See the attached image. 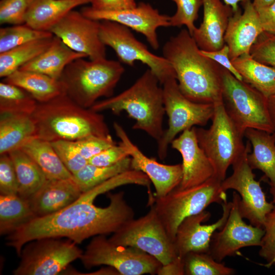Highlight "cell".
<instances>
[{
	"mask_svg": "<svg viewBox=\"0 0 275 275\" xmlns=\"http://www.w3.org/2000/svg\"><path fill=\"white\" fill-rule=\"evenodd\" d=\"M100 25V21L72 10L50 32L72 50L96 60L106 58V46L99 35Z\"/></svg>",
	"mask_w": 275,
	"mask_h": 275,
	"instance_id": "cell-16",
	"label": "cell"
},
{
	"mask_svg": "<svg viewBox=\"0 0 275 275\" xmlns=\"http://www.w3.org/2000/svg\"><path fill=\"white\" fill-rule=\"evenodd\" d=\"M91 7L100 11H118L135 7V0H90Z\"/></svg>",
	"mask_w": 275,
	"mask_h": 275,
	"instance_id": "cell-47",
	"label": "cell"
},
{
	"mask_svg": "<svg viewBox=\"0 0 275 275\" xmlns=\"http://www.w3.org/2000/svg\"><path fill=\"white\" fill-rule=\"evenodd\" d=\"M90 3V0H33L24 23L38 31L50 32L70 11Z\"/></svg>",
	"mask_w": 275,
	"mask_h": 275,
	"instance_id": "cell-25",
	"label": "cell"
},
{
	"mask_svg": "<svg viewBox=\"0 0 275 275\" xmlns=\"http://www.w3.org/2000/svg\"><path fill=\"white\" fill-rule=\"evenodd\" d=\"M186 275H231L233 268L216 261L209 252H190L183 257Z\"/></svg>",
	"mask_w": 275,
	"mask_h": 275,
	"instance_id": "cell-36",
	"label": "cell"
},
{
	"mask_svg": "<svg viewBox=\"0 0 275 275\" xmlns=\"http://www.w3.org/2000/svg\"><path fill=\"white\" fill-rule=\"evenodd\" d=\"M82 193L74 177L47 179L28 201L36 217H43L66 207L77 200Z\"/></svg>",
	"mask_w": 275,
	"mask_h": 275,
	"instance_id": "cell-23",
	"label": "cell"
},
{
	"mask_svg": "<svg viewBox=\"0 0 275 275\" xmlns=\"http://www.w3.org/2000/svg\"><path fill=\"white\" fill-rule=\"evenodd\" d=\"M176 5L175 13L170 18V26L180 27L185 25L192 36L197 28L195 21L203 5L202 0H172Z\"/></svg>",
	"mask_w": 275,
	"mask_h": 275,
	"instance_id": "cell-38",
	"label": "cell"
},
{
	"mask_svg": "<svg viewBox=\"0 0 275 275\" xmlns=\"http://www.w3.org/2000/svg\"><path fill=\"white\" fill-rule=\"evenodd\" d=\"M36 217L28 200L18 195L0 196L1 235H9Z\"/></svg>",
	"mask_w": 275,
	"mask_h": 275,
	"instance_id": "cell-32",
	"label": "cell"
},
{
	"mask_svg": "<svg viewBox=\"0 0 275 275\" xmlns=\"http://www.w3.org/2000/svg\"><path fill=\"white\" fill-rule=\"evenodd\" d=\"M162 54L172 65L179 88L187 98L201 103L223 101L224 68L201 52L187 29H182L165 43Z\"/></svg>",
	"mask_w": 275,
	"mask_h": 275,
	"instance_id": "cell-2",
	"label": "cell"
},
{
	"mask_svg": "<svg viewBox=\"0 0 275 275\" xmlns=\"http://www.w3.org/2000/svg\"><path fill=\"white\" fill-rule=\"evenodd\" d=\"M148 177L141 171L130 169L84 192L73 203L57 212L36 217L8 235L7 244L18 257L27 243L38 239L66 237L76 244L91 237L114 233L134 218L133 208L125 199L124 192L108 194L105 207L94 205L99 195L118 187L135 184L147 186Z\"/></svg>",
	"mask_w": 275,
	"mask_h": 275,
	"instance_id": "cell-1",
	"label": "cell"
},
{
	"mask_svg": "<svg viewBox=\"0 0 275 275\" xmlns=\"http://www.w3.org/2000/svg\"><path fill=\"white\" fill-rule=\"evenodd\" d=\"M212 123L208 129L195 127L198 143L209 158L213 176L223 181L229 167L244 153V134L227 114L223 101L214 104Z\"/></svg>",
	"mask_w": 275,
	"mask_h": 275,
	"instance_id": "cell-7",
	"label": "cell"
},
{
	"mask_svg": "<svg viewBox=\"0 0 275 275\" xmlns=\"http://www.w3.org/2000/svg\"><path fill=\"white\" fill-rule=\"evenodd\" d=\"M275 0H253V4L256 9L269 6L272 4Z\"/></svg>",
	"mask_w": 275,
	"mask_h": 275,
	"instance_id": "cell-51",
	"label": "cell"
},
{
	"mask_svg": "<svg viewBox=\"0 0 275 275\" xmlns=\"http://www.w3.org/2000/svg\"><path fill=\"white\" fill-rule=\"evenodd\" d=\"M81 156L89 161L105 149L117 144L112 136L91 135L73 141Z\"/></svg>",
	"mask_w": 275,
	"mask_h": 275,
	"instance_id": "cell-43",
	"label": "cell"
},
{
	"mask_svg": "<svg viewBox=\"0 0 275 275\" xmlns=\"http://www.w3.org/2000/svg\"><path fill=\"white\" fill-rule=\"evenodd\" d=\"M203 21L192 35L201 50L212 51L225 44L224 37L234 12L221 0H202Z\"/></svg>",
	"mask_w": 275,
	"mask_h": 275,
	"instance_id": "cell-22",
	"label": "cell"
},
{
	"mask_svg": "<svg viewBox=\"0 0 275 275\" xmlns=\"http://www.w3.org/2000/svg\"><path fill=\"white\" fill-rule=\"evenodd\" d=\"M113 127L120 143L125 147L131 158V169L148 176L154 186L155 197H163L180 185L182 178L181 163L164 164L147 156L131 141L120 124L115 122Z\"/></svg>",
	"mask_w": 275,
	"mask_h": 275,
	"instance_id": "cell-18",
	"label": "cell"
},
{
	"mask_svg": "<svg viewBox=\"0 0 275 275\" xmlns=\"http://www.w3.org/2000/svg\"><path fill=\"white\" fill-rule=\"evenodd\" d=\"M240 198L238 194L233 192L228 219L211 237L209 253L217 261L235 256L243 248L260 245L264 230L248 225L243 220L238 206Z\"/></svg>",
	"mask_w": 275,
	"mask_h": 275,
	"instance_id": "cell-15",
	"label": "cell"
},
{
	"mask_svg": "<svg viewBox=\"0 0 275 275\" xmlns=\"http://www.w3.org/2000/svg\"><path fill=\"white\" fill-rule=\"evenodd\" d=\"M99 113L80 106L63 94L38 103L31 115L36 126L35 136L49 142L75 141L91 135L109 136L104 117Z\"/></svg>",
	"mask_w": 275,
	"mask_h": 275,
	"instance_id": "cell-3",
	"label": "cell"
},
{
	"mask_svg": "<svg viewBox=\"0 0 275 275\" xmlns=\"http://www.w3.org/2000/svg\"><path fill=\"white\" fill-rule=\"evenodd\" d=\"M11 158L18 182V194L28 200L37 193L47 180L42 169L21 149L8 153Z\"/></svg>",
	"mask_w": 275,
	"mask_h": 275,
	"instance_id": "cell-31",
	"label": "cell"
},
{
	"mask_svg": "<svg viewBox=\"0 0 275 275\" xmlns=\"http://www.w3.org/2000/svg\"><path fill=\"white\" fill-rule=\"evenodd\" d=\"M160 85L148 69L129 88L116 96L97 101L90 108L97 112L110 111L116 115L126 112L135 121L133 129L143 131L157 142L164 131L166 113Z\"/></svg>",
	"mask_w": 275,
	"mask_h": 275,
	"instance_id": "cell-4",
	"label": "cell"
},
{
	"mask_svg": "<svg viewBox=\"0 0 275 275\" xmlns=\"http://www.w3.org/2000/svg\"><path fill=\"white\" fill-rule=\"evenodd\" d=\"M222 99L227 114L243 134L249 128L275 132L268 108V98L250 85L236 78L225 68Z\"/></svg>",
	"mask_w": 275,
	"mask_h": 275,
	"instance_id": "cell-8",
	"label": "cell"
},
{
	"mask_svg": "<svg viewBox=\"0 0 275 275\" xmlns=\"http://www.w3.org/2000/svg\"><path fill=\"white\" fill-rule=\"evenodd\" d=\"M1 195L18 194V182L13 161L8 154L0 156Z\"/></svg>",
	"mask_w": 275,
	"mask_h": 275,
	"instance_id": "cell-44",
	"label": "cell"
},
{
	"mask_svg": "<svg viewBox=\"0 0 275 275\" xmlns=\"http://www.w3.org/2000/svg\"><path fill=\"white\" fill-rule=\"evenodd\" d=\"M244 136L253 149L247 156L250 167L261 171L269 185H275V132L249 128Z\"/></svg>",
	"mask_w": 275,
	"mask_h": 275,
	"instance_id": "cell-26",
	"label": "cell"
},
{
	"mask_svg": "<svg viewBox=\"0 0 275 275\" xmlns=\"http://www.w3.org/2000/svg\"><path fill=\"white\" fill-rule=\"evenodd\" d=\"M3 81L23 89L38 103L48 101L66 93L60 80L37 72L18 69Z\"/></svg>",
	"mask_w": 275,
	"mask_h": 275,
	"instance_id": "cell-28",
	"label": "cell"
},
{
	"mask_svg": "<svg viewBox=\"0 0 275 275\" xmlns=\"http://www.w3.org/2000/svg\"><path fill=\"white\" fill-rule=\"evenodd\" d=\"M243 12L238 9L229 19L224 40L233 60L250 54L251 49L263 30L258 14L251 0L242 4Z\"/></svg>",
	"mask_w": 275,
	"mask_h": 275,
	"instance_id": "cell-21",
	"label": "cell"
},
{
	"mask_svg": "<svg viewBox=\"0 0 275 275\" xmlns=\"http://www.w3.org/2000/svg\"><path fill=\"white\" fill-rule=\"evenodd\" d=\"M222 182L213 176L195 186L185 188L178 186L163 197L149 195V205L154 206L173 241L177 228L184 218L201 212L212 203L222 204L227 201Z\"/></svg>",
	"mask_w": 275,
	"mask_h": 275,
	"instance_id": "cell-6",
	"label": "cell"
},
{
	"mask_svg": "<svg viewBox=\"0 0 275 275\" xmlns=\"http://www.w3.org/2000/svg\"><path fill=\"white\" fill-rule=\"evenodd\" d=\"M171 146L182 156V178L179 188L198 185L213 176L212 164L198 143L195 126L181 132Z\"/></svg>",
	"mask_w": 275,
	"mask_h": 275,
	"instance_id": "cell-20",
	"label": "cell"
},
{
	"mask_svg": "<svg viewBox=\"0 0 275 275\" xmlns=\"http://www.w3.org/2000/svg\"><path fill=\"white\" fill-rule=\"evenodd\" d=\"M250 54L255 60L275 67V35L262 33L252 46Z\"/></svg>",
	"mask_w": 275,
	"mask_h": 275,
	"instance_id": "cell-42",
	"label": "cell"
},
{
	"mask_svg": "<svg viewBox=\"0 0 275 275\" xmlns=\"http://www.w3.org/2000/svg\"><path fill=\"white\" fill-rule=\"evenodd\" d=\"M39 166L47 179H65L73 177L62 162L51 142L35 136L20 148Z\"/></svg>",
	"mask_w": 275,
	"mask_h": 275,
	"instance_id": "cell-29",
	"label": "cell"
},
{
	"mask_svg": "<svg viewBox=\"0 0 275 275\" xmlns=\"http://www.w3.org/2000/svg\"><path fill=\"white\" fill-rule=\"evenodd\" d=\"M222 205V215L213 224H202L210 217V213L205 210L188 216L181 222L177 228L174 241L178 256L183 257L190 252H209L211 237L227 221L232 202L226 201Z\"/></svg>",
	"mask_w": 275,
	"mask_h": 275,
	"instance_id": "cell-19",
	"label": "cell"
},
{
	"mask_svg": "<svg viewBox=\"0 0 275 275\" xmlns=\"http://www.w3.org/2000/svg\"><path fill=\"white\" fill-rule=\"evenodd\" d=\"M48 31L35 30L25 23L0 29V53L29 42L53 36Z\"/></svg>",
	"mask_w": 275,
	"mask_h": 275,
	"instance_id": "cell-37",
	"label": "cell"
},
{
	"mask_svg": "<svg viewBox=\"0 0 275 275\" xmlns=\"http://www.w3.org/2000/svg\"><path fill=\"white\" fill-rule=\"evenodd\" d=\"M130 169H132L131 158L128 156L108 167H98L88 163L74 174L73 177L81 191L84 193Z\"/></svg>",
	"mask_w": 275,
	"mask_h": 275,
	"instance_id": "cell-34",
	"label": "cell"
},
{
	"mask_svg": "<svg viewBox=\"0 0 275 275\" xmlns=\"http://www.w3.org/2000/svg\"><path fill=\"white\" fill-rule=\"evenodd\" d=\"M35 134L36 126L31 115L0 113V155L20 148Z\"/></svg>",
	"mask_w": 275,
	"mask_h": 275,
	"instance_id": "cell-27",
	"label": "cell"
},
{
	"mask_svg": "<svg viewBox=\"0 0 275 275\" xmlns=\"http://www.w3.org/2000/svg\"><path fill=\"white\" fill-rule=\"evenodd\" d=\"M80 58L87 57L72 50L54 35L51 44L45 50L19 69L41 73L59 80L66 67Z\"/></svg>",
	"mask_w": 275,
	"mask_h": 275,
	"instance_id": "cell-24",
	"label": "cell"
},
{
	"mask_svg": "<svg viewBox=\"0 0 275 275\" xmlns=\"http://www.w3.org/2000/svg\"><path fill=\"white\" fill-rule=\"evenodd\" d=\"M85 58L69 63L59 80L70 98L84 107L91 108L100 97L113 96L124 68L119 61Z\"/></svg>",
	"mask_w": 275,
	"mask_h": 275,
	"instance_id": "cell-5",
	"label": "cell"
},
{
	"mask_svg": "<svg viewBox=\"0 0 275 275\" xmlns=\"http://www.w3.org/2000/svg\"><path fill=\"white\" fill-rule=\"evenodd\" d=\"M47 237L31 241L23 247L20 262L14 275H56L70 263L80 259L83 252L73 241Z\"/></svg>",
	"mask_w": 275,
	"mask_h": 275,
	"instance_id": "cell-12",
	"label": "cell"
},
{
	"mask_svg": "<svg viewBox=\"0 0 275 275\" xmlns=\"http://www.w3.org/2000/svg\"><path fill=\"white\" fill-rule=\"evenodd\" d=\"M267 104L271 121L275 127V94L267 99Z\"/></svg>",
	"mask_w": 275,
	"mask_h": 275,
	"instance_id": "cell-50",
	"label": "cell"
},
{
	"mask_svg": "<svg viewBox=\"0 0 275 275\" xmlns=\"http://www.w3.org/2000/svg\"><path fill=\"white\" fill-rule=\"evenodd\" d=\"M144 215L128 221L109 238L112 242L142 250L166 265L177 257L169 236L154 206Z\"/></svg>",
	"mask_w": 275,
	"mask_h": 275,
	"instance_id": "cell-11",
	"label": "cell"
},
{
	"mask_svg": "<svg viewBox=\"0 0 275 275\" xmlns=\"http://www.w3.org/2000/svg\"><path fill=\"white\" fill-rule=\"evenodd\" d=\"M129 154L121 143L116 144L102 151L88 161V163L98 167H108L119 162Z\"/></svg>",
	"mask_w": 275,
	"mask_h": 275,
	"instance_id": "cell-45",
	"label": "cell"
},
{
	"mask_svg": "<svg viewBox=\"0 0 275 275\" xmlns=\"http://www.w3.org/2000/svg\"><path fill=\"white\" fill-rule=\"evenodd\" d=\"M244 153L233 163V173L221 183L222 188L232 189L240 196L239 209L243 218L254 226L263 228L267 214L274 208L272 203L267 201L260 183L255 179L247 160L251 145L248 140Z\"/></svg>",
	"mask_w": 275,
	"mask_h": 275,
	"instance_id": "cell-14",
	"label": "cell"
},
{
	"mask_svg": "<svg viewBox=\"0 0 275 275\" xmlns=\"http://www.w3.org/2000/svg\"><path fill=\"white\" fill-rule=\"evenodd\" d=\"M63 163L73 176L88 163L73 141L58 140L51 142Z\"/></svg>",
	"mask_w": 275,
	"mask_h": 275,
	"instance_id": "cell-39",
	"label": "cell"
},
{
	"mask_svg": "<svg viewBox=\"0 0 275 275\" xmlns=\"http://www.w3.org/2000/svg\"><path fill=\"white\" fill-rule=\"evenodd\" d=\"M80 259L87 268L105 265L121 275L155 274L162 265L150 254L133 247L116 244L105 235L94 236Z\"/></svg>",
	"mask_w": 275,
	"mask_h": 275,
	"instance_id": "cell-10",
	"label": "cell"
},
{
	"mask_svg": "<svg viewBox=\"0 0 275 275\" xmlns=\"http://www.w3.org/2000/svg\"><path fill=\"white\" fill-rule=\"evenodd\" d=\"M263 229L259 255L266 261L268 267L275 266V209L267 214Z\"/></svg>",
	"mask_w": 275,
	"mask_h": 275,
	"instance_id": "cell-41",
	"label": "cell"
},
{
	"mask_svg": "<svg viewBox=\"0 0 275 275\" xmlns=\"http://www.w3.org/2000/svg\"><path fill=\"white\" fill-rule=\"evenodd\" d=\"M162 86L168 127L157 142V152L159 159L163 160L169 145L178 134L196 126H205L211 120L214 105L195 102L187 98L180 91L175 77L167 80Z\"/></svg>",
	"mask_w": 275,
	"mask_h": 275,
	"instance_id": "cell-9",
	"label": "cell"
},
{
	"mask_svg": "<svg viewBox=\"0 0 275 275\" xmlns=\"http://www.w3.org/2000/svg\"><path fill=\"white\" fill-rule=\"evenodd\" d=\"M201 52L205 56L211 59L222 67L228 70L236 78L242 80V77L233 65L229 57V48L227 44L216 51H207L200 49Z\"/></svg>",
	"mask_w": 275,
	"mask_h": 275,
	"instance_id": "cell-46",
	"label": "cell"
},
{
	"mask_svg": "<svg viewBox=\"0 0 275 275\" xmlns=\"http://www.w3.org/2000/svg\"><path fill=\"white\" fill-rule=\"evenodd\" d=\"M100 38L105 46L116 52L120 63L133 66L135 61L146 65L162 85L175 77L174 69L163 56H157L138 40L129 29L118 22L100 21Z\"/></svg>",
	"mask_w": 275,
	"mask_h": 275,
	"instance_id": "cell-13",
	"label": "cell"
},
{
	"mask_svg": "<svg viewBox=\"0 0 275 275\" xmlns=\"http://www.w3.org/2000/svg\"><path fill=\"white\" fill-rule=\"evenodd\" d=\"M157 274H185L183 257L178 256L169 263L162 265L157 272Z\"/></svg>",
	"mask_w": 275,
	"mask_h": 275,
	"instance_id": "cell-49",
	"label": "cell"
},
{
	"mask_svg": "<svg viewBox=\"0 0 275 275\" xmlns=\"http://www.w3.org/2000/svg\"><path fill=\"white\" fill-rule=\"evenodd\" d=\"M80 12L91 19L116 22L142 34L155 50L159 47L157 29L170 26V16L160 13L150 4L144 2L132 8L118 11H100L91 6L84 7Z\"/></svg>",
	"mask_w": 275,
	"mask_h": 275,
	"instance_id": "cell-17",
	"label": "cell"
},
{
	"mask_svg": "<svg viewBox=\"0 0 275 275\" xmlns=\"http://www.w3.org/2000/svg\"><path fill=\"white\" fill-rule=\"evenodd\" d=\"M231 61L243 81L267 98L275 94V67L255 60L250 54H243Z\"/></svg>",
	"mask_w": 275,
	"mask_h": 275,
	"instance_id": "cell-30",
	"label": "cell"
},
{
	"mask_svg": "<svg viewBox=\"0 0 275 275\" xmlns=\"http://www.w3.org/2000/svg\"><path fill=\"white\" fill-rule=\"evenodd\" d=\"M33 0H1V24H21L25 23V14Z\"/></svg>",
	"mask_w": 275,
	"mask_h": 275,
	"instance_id": "cell-40",
	"label": "cell"
},
{
	"mask_svg": "<svg viewBox=\"0 0 275 275\" xmlns=\"http://www.w3.org/2000/svg\"><path fill=\"white\" fill-rule=\"evenodd\" d=\"M38 103L23 89L4 81L0 82V113L32 115Z\"/></svg>",
	"mask_w": 275,
	"mask_h": 275,
	"instance_id": "cell-35",
	"label": "cell"
},
{
	"mask_svg": "<svg viewBox=\"0 0 275 275\" xmlns=\"http://www.w3.org/2000/svg\"><path fill=\"white\" fill-rule=\"evenodd\" d=\"M53 36L35 40L0 53V77L5 78L45 50Z\"/></svg>",
	"mask_w": 275,
	"mask_h": 275,
	"instance_id": "cell-33",
	"label": "cell"
},
{
	"mask_svg": "<svg viewBox=\"0 0 275 275\" xmlns=\"http://www.w3.org/2000/svg\"><path fill=\"white\" fill-rule=\"evenodd\" d=\"M269 192L272 198V203L274 205L273 209H275V185H270Z\"/></svg>",
	"mask_w": 275,
	"mask_h": 275,
	"instance_id": "cell-53",
	"label": "cell"
},
{
	"mask_svg": "<svg viewBox=\"0 0 275 275\" xmlns=\"http://www.w3.org/2000/svg\"><path fill=\"white\" fill-rule=\"evenodd\" d=\"M257 11L263 31L275 35V1L269 6Z\"/></svg>",
	"mask_w": 275,
	"mask_h": 275,
	"instance_id": "cell-48",
	"label": "cell"
},
{
	"mask_svg": "<svg viewBox=\"0 0 275 275\" xmlns=\"http://www.w3.org/2000/svg\"><path fill=\"white\" fill-rule=\"evenodd\" d=\"M249 0H223L224 3L229 6H230L233 12L236 11L239 8L238 7V3H241V4Z\"/></svg>",
	"mask_w": 275,
	"mask_h": 275,
	"instance_id": "cell-52",
	"label": "cell"
}]
</instances>
